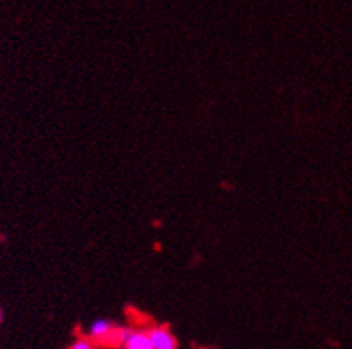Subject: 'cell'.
Returning a JSON list of instances; mask_svg holds the SVG:
<instances>
[{"label":"cell","mask_w":352,"mask_h":349,"mask_svg":"<svg viewBox=\"0 0 352 349\" xmlns=\"http://www.w3.org/2000/svg\"><path fill=\"white\" fill-rule=\"evenodd\" d=\"M124 330H126V328L116 325V323L111 322V320L98 318V320H95L91 325H89L88 337L94 339L98 346L100 344L121 346V342H123Z\"/></svg>","instance_id":"obj_1"},{"label":"cell","mask_w":352,"mask_h":349,"mask_svg":"<svg viewBox=\"0 0 352 349\" xmlns=\"http://www.w3.org/2000/svg\"><path fill=\"white\" fill-rule=\"evenodd\" d=\"M155 349H177L179 342L168 325H151L146 328Z\"/></svg>","instance_id":"obj_2"},{"label":"cell","mask_w":352,"mask_h":349,"mask_svg":"<svg viewBox=\"0 0 352 349\" xmlns=\"http://www.w3.org/2000/svg\"><path fill=\"white\" fill-rule=\"evenodd\" d=\"M121 346L123 349H155L146 328H126Z\"/></svg>","instance_id":"obj_3"},{"label":"cell","mask_w":352,"mask_h":349,"mask_svg":"<svg viewBox=\"0 0 352 349\" xmlns=\"http://www.w3.org/2000/svg\"><path fill=\"white\" fill-rule=\"evenodd\" d=\"M67 349H98V344L94 339L88 337V335H81V337L76 339Z\"/></svg>","instance_id":"obj_4"},{"label":"cell","mask_w":352,"mask_h":349,"mask_svg":"<svg viewBox=\"0 0 352 349\" xmlns=\"http://www.w3.org/2000/svg\"><path fill=\"white\" fill-rule=\"evenodd\" d=\"M0 322H2V313H0Z\"/></svg>","instance_id":"obj_5"}]
</instances>
